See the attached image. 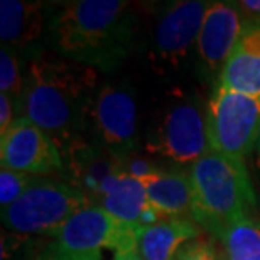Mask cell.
Wrapping results in <instances>:
<instances>
[{
    "mask_svg": "<svg viewBox=\"0 0 260 260\" xmlns=\"http://www.w3.org/2000/svg\"><path fill=\"white\" fill-rule=\"evenodd\" d=\"M100 88V71L56 53L30 61L17 107L19 117L43 128L66 154L81 140L88 110Z\"/></svg>",
    "mask_w": 260,
    "mask_h": 260,
    "instance_id": "6da1fadb",
    "label": "cell"
},
{
    "mask_svg": "<svg viewBox=\"0 0 260 260\" xmlns=\"http://www.w3.org/2000/svg\"><path fill=\"white\" fill-rule=\"evenodd\" d=\"M134 9L123 0H76L61 5L49 20L53 53L76 63L110 70L134 46Z\"/></svg>",
    "mask_w": 260,
    "mask_h": 260,
    "instance_id": "7a4b0ae2",
    "label": "cell"
},
{
    "mask_svg": "<svg viewBox=\"0 0 260 260\" xmlns=\"http://www.w3.org/2000/svg\"><path fill=\"white\" fill-rule=\"evenodd\" d=\"M193 220L220 237L233 220L252 215L257 198L245 160L210 150L191 166Z\"/></svg>",
    "mask_w": 260,
    "mask_h": 260,
    "instance_id": "3957f363",
    "label": "cell"
},
{
    "mask_svg": "<svg viewBox=\"0 0 260 260\" xmlns=\"http://www.w3.org/2000/svg\"><path fill=\"white\" fill-rule=\"evenodd\" d=\"M139 232V226L118 220L105 208L90 205L53 235L54 242L44 260H103V252H110L115 258L137 252Z\"/></svg>",
    "mask_w": 260,
    "mask_h": 260,
    "instance_id": "277c9868",
    "label": "cell"
},
{
    "mask_svg": "<svg viewBox=\"0 0 260 260\" xmlns=\"http://www.w3.org/2000/svg\"><path fill=\"white\" fill-rule=\"evenodd\" d=\"M91 201L64 181L34 179L14 205L2 210L5 228L24 235H56L73 215Z\"/></svg>",
    "mask_w": 260,
    "mask_h": 260,
    "instance_id": "5b68a950",
    "label": "cell"
},
{
    "mask_svg": "<svg viewBox=\"0 0 260 260\" xmlns=\"http://www.w3.org/2000/svg\"><path fill=\"white\" fill-rule=\"evenodd\" d=\"M145 150L193 166L211 150L206 132V105L188 96L166 103L149 128Z\"/></svg>",
    "mask_w": 260,
    "mask_h": 260,
    "instance_id": "8992f818",
    "label": "cell"
},
{
    "mask_svg": "<svg viewBox=\"0 0 260 260\" xmlns=\"http://www.w3.org/2000/svg\"><path fill=\"white\" fill-rule=\"evenodd\" d=\"M260 130V98L215 86L206 102V132L213 152L245 160Z\"/></svg>",
    "mask_w": 260,
    "mask_h": 260,
    "instance_id": "52a82bcc",
    "label": "cell"
},
{
    "mask_svg": "<svg viewBox=\"0 0 260 260\" xmlns=\"http://www.w3.org/2000/svg\"><path fill=\"white\" fill-rule=\"evenodd\" d=\"M86 123L102 145L117 157H130L137 144V105L128 86L103 85L88 110Z\"/></svg>",
    "mask_w": 260,
    "mask_h": 260,
    "instance_id": "ba28073f",
    "label": "cell"
},
{
    "mask_svg": "<svg viewBox=\"0 0 260 260\" xmlns=\"http://www.w3.org/2000/svg\"><path fill=\"white\" fill-rule=\"evenodd\" d=\"M211 2L184 0L176 2L162 14L154 30L150 61L159 73L179 70L196 48L203 19Z\"/></svg>",
    "mask_w": 260,
    "mask_h": 260,
    "instance_id": "9c48e42d",
    "label": "cell"
},
{
    "mask_svg": "<svg viewBox=\"0 0 260 260\" xmlns=\"http://www.w3.org/2000/svg\"><path fill=\"white\" fill-rule=\"evenodd\" d=\"M2 168L24 174L44 176L64 169V159L56 142L25 117H17L0 135Z\"/></svg>",
    "mask_w": 260,
    "mask_h": 260,
    "instance_id": "30bf717a",
    "label": "cell"
},
{
    "mask_svg": "<svg viewBox=\"0 0 260 260\" xmlns=\"http://www.w3.org/2000/svg\"><path fill=\"white\" fill-rule=\"evenodd\" d=\"M245 27L238 5L226 2L210 4L198 36L196 53L206 71L216 76V80L237 48Z\"/></svg>",
    "mask_w": 260,
    "mask_h": 260,
    "instance_id": "8fae6325",
    "label": "cell"
},
{
    "mask_svg": "<svg viewBox=\"0 0 260 260\" xmlns=\"http://www.w3.org/2000/svg\"><path fill=\"white\" fill-rule=\"evenodd\" d=\"M95 205L105 208L118 220L139 228L154 225L168 218L150 201L142 181L130 176L127 171L118 176L110 189Z\"/></svg>",
    "mask_w": 260,
    "mask_h": 260,
    "instance_id": "7c38bea8",
    "label": "cell"
},
{
    "mask_svg": "<svg viewBox=\"0 0 260 260\" xmlns=\"http://www.w3.org/2000/svg\"><path fill=\"white\" fill-rule=\"evenodd\" d=\"M216 86L260 98V24L245 27Z\"/></svg>",
    "mask_w": 260,
    "mask_h": 260,
    "instance_id": "4fadbf2b",
    "label": "cell"
},
{
    "mask_svg": "<svg viewBox=\"0 0 260 260\" xmlns=\"http://www.w3.org/2000/svg\"><path fill=\"white\" fill-rule=\"evenodd\" d=\"M200 233V225L191 218H166L140 228L137 253L142 260H176Z\"/></svg>",
    "mask_w": 260,
    "mask_h": 260,
    "instance_id": "5bb4252c",
    "label": "cell"
},
{
    "mask_svg": "<svg viewBox=\"0 0 260 260\" xmlns=\"http://www.w3.org/2000/svg\"><path fill=\"white\" fill-rule=\"evenodd\" d=\"M48 24L41 2L2 0L0 2V39L2 46L20 51L36 43Z\"/></svg>",
    "mask_w": 260,
    "mask_h": 260,
    "instance_id": "9a60e30c",
    "label": "cell"
},
{
    "mask_svg": "<svg viewBox=\"0 0 260 260\" xmlns=\"http://www.w3.org/2000/svg\"><path fill=\"white\" fill-rule=\"evenodd\" d=\"M140 181L144 183L150 201L168 218L193 216L194 196L189 173L155 169Z\"/></svg>",
    "mask_w": 260,
    "mask_h": 260,
    "instance_id": "2e32d148",
    "label": "cell"
},
{
    "mask_svg": "<svg viewBox=\"0 0 260 260\" xmlns=\"http://www.w3.org/2000/svg\"><path fill=\"white\" fill-rule=\"evenodd\" d=\"M218 238L225 260H260V220L253 215L233 220Z\"/></svg>",
    "mask_w": 260,
    "mask_h": 260,
    "instance_id": "e0dca14e",
    "label": "cell"
},
{
    "mask_svg": "<svg viewBox=\"0 0 260 260\" xmlns=\"http://www.w3.org/2000/svg\"><path fill=\"white\" fill-rule=\"evenodd\" d=\"M25 86V75L20 68L17 53L10 48L2 46L0 49V93L10 96L14 103H20Z\"/></svg>",
    "mask_w": 260,
    "mask_h": 260,
    "instance_id": "ac0fdd59",
    "label": "cell"
},
{
    "mask_svg": "<svg viewBox=\"0 0 260 260\" xmlns=\"http://www.w3.org/2000/svg\"><path fill=\"white\" fill-rule=\"evenodd\" d=\"M32 183L34 178H30L29 174L2 168L0 171V206L2 210L14 205Z\"/></svg>",
    "mask_w": 260,
    "mask_h": 260,
    "instance_id": "d6986e66",
    "label": "cell"
},
{
    "mask_svg": "<svg viewBox=\"0 0 260 260\" xmlns=\"http://www.w3.org/2000/svg\"><path fill=\"white\" fill-rule=\"evenodd\" d=\"M176 260H225V255L213 240L198 237L179 252Z\"/></svg>",
    "mask_w": 260,
    "mask_h": 260,
    "instance_id": "ffe728a7",
    "label": "cell"
},
{
    "mask_svg": "<svg viewBox=\"0 0 260 260\" xmlns=\"http://www.w3.org/2000/svg\"><path fill=\"white\" fill-rule=\"evenodd\" d=\"M14 100L4 93H0V135H4L7 130L12 127L15 122L14 118Z\"/></svg>",
    "mask_w": 260,
    "mask_h": 260,
    "instance_id": "44dd1931",
    "label": "cell"
},
{
    "mask_svg": "<svg viewBox=\"0 0 260 260\" xmlns=\"http://www.w3.org/2000/svg\"><path fill=\"white\" fill-rule=\"evenodd\" d=\"M237 5L242 12H247V14L255 15V17H260V0H242V2H238Z\"/></svg>",
    "mask_w": 260,
    "mask_h": 260,
    "instance_id": "7402d4cb",
    "label": "cell"
},
{
    "mask_svg": "<svg viewBox=\"0 0 260 260\" xmlns=\"http://www.w3.org/2000/svg\"><path fill=\"white\" fill-rule=\"evenodd\" d=\"M253 162H255V168H257V173L260 174V130H258V135H257V140H255V147H253Z\"/></svg>",
    "mask_w": 260,
    "mask_h": 260,
    "instance_id": "603a6c76",
    "label": "cell"
},
{
    "mask_svg": "<svg viewBox=\"0 0 260 260\" xmlns=\"http://www.w3.org/2000/svg\"><path fill=\"white\" fill-rule=\"evenodd\" d=\"M112 260H142V258L139 257L137 252H128V253H122V255H117Z\"/></svg>",
    "mask_w": 260,
    "mask_h": 260,
    "instance_id": "cb8c5ba5",
    "label": "cell"
}]
</instances>
